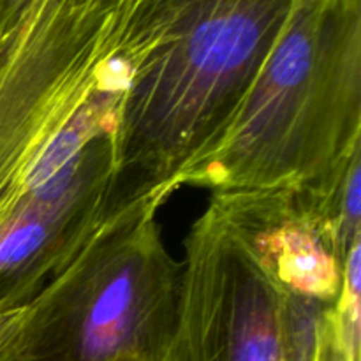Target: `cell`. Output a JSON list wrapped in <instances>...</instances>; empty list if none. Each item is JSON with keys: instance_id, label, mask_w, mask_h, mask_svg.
<instances>
[{"instance_id": "1", "label": "cell", "mask_w": 361, "mask_h": 361, "mask_svg": "<svg viewBox=\"0 0 361 361\" xmlns=\"http://www.w3.org/2000/svg\"><path fill=\"white\" fill-rule=\"evenodd\" d=\"M169 0L0 4V221L115 140Z\"/></svg>"}, {"instance_id": "2", "label": "cell", "mask_w": 361, "mask_h": 361, "mask_svg": "<svg viewBox=\"0 0 361 361\" xmlns=\"http://www.w3.org/2000/svg\"><path fill=\"white\" fill-rule=\"evenodd\" d=\"M361 150V0H296L219 136L173 190L309 189Z\"/></svg>"}, {"instance_id": "3", "label": "cell", "mask_w": 361, "mask_h": 361, "mask_svg": "<svg viewBox=\"0 0 361 361\" xmlns=\"http://www.w3.org/2000/svg\"><path fill=\"white\" fill-rule=\"evenodd\" d=\"M296 0H169L159 46L130 85L115 137L127 203H164L178 173L238 108Z\"/></svg>"}, {"instance_id": "4", "label": "cell", "mask_w": 361, "mask_h": 361, "mask_svg": "<svg viewBox=\"0 0 361 361\" xmlns=\"http://www.w3.org/2000/svg\"><path fill=\"white\" fill-rule=\"evenodd\" d=\"M147 203L101 233L32 302L25 361H169L180 264Z\"/></svg>"}, {"instance_id": "5", "label": "cell", "mask_w": 361, "mask_h": 361, "mask_svg": "<svg viewBox=\"0 0 361 361\" xmlns=\"http://www.w3.org/2000/svg\"><path fill=\"white\" fill-rule=\"evenodd\" d=\"M286 296L208 203L185 238L169 361H281Z\"/></svg>"}, {"instance_id": "6", "label": "cell", "mask_w": 361, "mask_h": 361, "mask_svg": "<svg viewBox=\"0 0 361 361\" xmlns=\"http://www.w3.org/2000/svg\"><path fill=\"white\" fill-rule=\"evenodd\" d=\"M143 204L122 196L115 141H102L0 221V312L30 305L104 229Z\"/></svg>"}, {"instance_id": "7", "label": "cell", "mask_w": 361, "mask_h": 361, "mask_svg": "<svg viewBox=\"0 0 361 361\" xmlns=\"http://www.w3.org/2000/svg\"><path fill=\"white\" fill-rule=\"evenodd\" d=\"M210 203L284 291L335 305L344 261L309 190H226Z\"/></svg>"}, {"instance_id": "8", "label": "cell", "mask_w": 361, "mask_h": 361, "mask_svg": "<svg viewBox=\"0 0 361 361\" xmlns=\"http://www.w3.org/2000/svg\"><path fill=\"white\" fill-rule=\"evenodd\" d=\"M361 240L344 261L342 289L334 305V317L349 361H361Z\"/></svg>"}, {"instance_id": "9", "label": "cell", "mask_w": 361, "mask_h": 361, "mask_svg": "<svg viewBox=\"0 0 361 361\" xmlns=\"http://www.w3.org/2000/svg\"><path fill=\"white\" fill-rule=\"evenodd\" d=\"M32 303L0 312V361H25L30 328Z\"/></svg>"}, {"instance_id": "10", "label": "cell", "mask_w": 361, "mask_h": 361, "mask_svg": "<svg viewBox=\"0 0 361 361\" xmlns=\"http://www.w3.org/2000/svg\"><path fill=\"white\" fill-rule=\"evenodd\" d=\"M319 361H349L348 353H345L344 344L341 341V335H338L337 324H335L334 307L328 309L326 330H324V341Z\"/></svg>"}]
</instances>
